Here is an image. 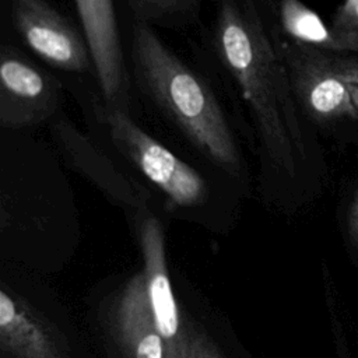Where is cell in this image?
<instances>
[{
    "mask_svg": "<svg viewBox=\"0 0 358 358\" xmlns=\"http://www.w3.org/2000/svg\"><path fill=\"white\" fill-rule=\"evenodd\" d=\"M85 35L101 99L129 110L130 78L120 43L113 0H74Z\"/></svg>",
    "mask_w": 358,
    "mask_h": 358,
    "instance_id": "ba28073f",
    "label": "cell"
},
{
    "mask_svg": "<svg viewBox=\"0 0 358 358\" xmlns=\"http://www.w3.org/2000/svg\"><path fill=\"white\" fill-rule=\"evenodd\" d=\"M151 302L157 326L162 336L172 337L178 330V312L168 278L157 274L151 282Z\"/></svg>",
    "mask_w": 358,
    "mask_h": 358,
    "instance_id": "8fae6325",
    "label": "cell"
},
{
    "mask_svg": "<svg viewBox=\"0 0 358 358\" xmlns=\"http://www.w3.org/2000/svg\"><path fill=\"white\" fill-rule=\"evenodd\" d=\"M348 234L350 238L358 243V192L355 193L348 211Z\"/></svg>",
    "mask_w": 358,
    "mask_h": 358,
    "instance_id": "5bb4252c",
    "label": "cell"
},
{
    "mask_svg": "<svg viewBox=\"0 0 358 358\" xmlns=\"http://www.w3.org/2000/svg\"><path fill=\"white\" fill-rule=\"evenodd\" d=\"M256 3L270 31L277 36L327 50H358V39L329 28L301 0H256Z\"/></svg>",
    "mask_w": 358,
    "mask_h": 358,
    "instance_id": "9c48e42d",
    "label": "cell"
},
{
    "mask_svg": "<svg viewBox=\"0 0 358 358\" xmlns=\"http://www.w3.org/2000/svg\"><path fill=\"white\" fill-rule=\"evenodd\" d=\"M49 131L66 165L106 196L134 206L145 201L148 190L137 180L138 178L115 162L63 110L49 123Z\"/></svg>",
    "mask_w": 358,
    "mask_h": 358,
    "instance_id": "52a82bcc",
    "label": "cell"
},
{
    "mask_svg": "<svg viewBox=\"0 0 358 358\" xmlns=\"http://www.w3.org/2000/svg\"><path fill=\"white\" fill-rule=\"evenodd\" d=\"M130 62L137 87L157 112L208 168L246 190L252 173L238 130L210 83L147 24L131 27Z\"/></svg>",
    "mask_w": 358,
    "mask_h": 358,
    "instance_id": "7a4b0ae2",
    "label": "cell"
},
{
    "mask_svg": "<svg viewBox=\"0 0 358 358\" xmlns=\"http://www.w3.org/2000/svg\"><path fill=\"white\" fill-rule=\"evenodd\" d=\"M357 3H358V0H345V1H344V4L341 6V8H350V7L355 6Z\"/></svg>",
    "mask_w": 358,
    "mask_h": 358,
    "instance_id": "2e32d148",
    "label": "cell"
},
{
    "mask_svg": "<svg viewBox=\"0 0 358 358\" xmlns=\"http://www.w3.org/2000/svg\"><path fill=\"white\" fill-rule=\"evenodd\" d=\"M8 8L21 42L46 64L74 74L94 70L83 29L48 0H8Z\"/></svg>",
    "mask_w": 358,
    "mask_h": 358,
    "instance_id": "8992f818",
    "label": "cell"
},
{
    "mask_svg": "<svg viewBox=\"0 0 358 358\" xmlns=\"http://www.w3.org/2000/svg\"><path fill=\"white\" fill-rule=\"evenodd\" d=\"M134 22L172 31L194 25L201 15L203 0H126Z\"/></svg>",
    "mask_w": 358,
    "mask_h": 358,
    "instance_id": "30bf717a",
    "label": "cell"
},
{
    "mask_svg": "<svg viewBox=\"0 0 358 358\" xmlns=\"http://www.w3.org/2000/svg\"><path fill=\"white\" fill-rule=\"evenodd\" d=\"M333 29L341 35L358 39V3L350 8L340 7L333 22Z\"/></svg>",
    "mask_w": 358,
    "mask_h": 358,
    "instance_id": "7c38bea8",
    "label": "cell"
},
{
    "mask_svg": "<svg viewBox=\"0 0 358 358\" xmlns=\"http://www.w3.org/2000/svg\"><path fill=\"white\" fill-rule=\"evenodd\" d=\"M14 317V305L13 301L1 291L0 292V324H8Z\"/></svg>",
    "mask_w": 358,
    "mask_h": 358,
    "instance_id": "9a60e30c",
    "label": "cell"
},
{
    "mask_svg": "<svg viewBox=\"0 0 358 358\" xmlns=\"http://www.w3.org/2000/svg\"><path fill=\"white\" fill-rule=\"evenodd\" d=\"M303 116L329 124L358 116V59L271 32Z\"/></svg>",
    "mask_w": 358,
    "mask_h": 358,
    "instance_id": "277c9868",
    "label": "cell"
},
{
    "mask_svg": "<svg viewBox=\"0 0 358 358\" xmlns=\"http://www.w3.org/2000/svg\"><path fill=\"white\" fill-rule=\"evenodd\" d=\"M208 52L229 87L257 161L262 189L281 190L309 179L312 141L285 64L256 0H211Z\"/></svg>",
    "mask_w": 358,
    "mask_h": 358,
    "instance_id": "6da1fadb",
    "label": "cell"
},
{
    "mask_svg": "<svg viewBox=\"0 0 358 358\" xmlns=\"http://www.w3.org/2000/svg\"><path fill=\"white\" fill-rule=\"evenodd\" d=\"M92 110L115 152L162 193L169 204L182 208L204 207L213 201L222 182H232L214 169L203 171L185 161L143 129L127 109L95 99Z\"/></svg>",
    "mask_w": 358,
    "mask_h": 358,
    "instance_id": "3957f363",
    "label": "cell"
},
{
    "mask_svg": "<svg viewBox=\"0 0 358 358\" xmlns=\"http://www.w3.org/2000/svg\"><path fill=\"white\" fill-rule=\"evenodd\" d=\"M136 358H162V343L159 336H145L137 347Z\"/></svg>",
    "mask_w": 358,
    "mask_h": 358,
    "instance_id": "4fadbf2b",
    "label": "cell"
},
{
    "mask_svg": "<svg viewBox=\"0 0 358 358\" xmlns=\"http://www.w3.org/2000/svg\"><path fill=\"white\" fill-rule=\"evenodd\" d=\"M63 103L57 77L28 59L11 43L0 46V127L21 131L52 122Z\"/></svg>",
    "mask_w": 358,
    "mask_h": 358,
    "instance_id": "5b68a950",
    "label": "cell"
}]
</instances>
